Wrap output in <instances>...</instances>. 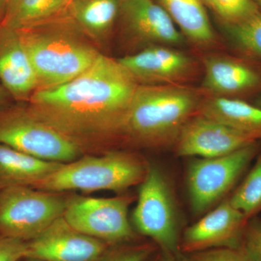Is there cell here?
<instances>
[{"mask_svg":"<svg viewBox=\"0 0 261 261\" xmlns=\"http://www.w3.org/2000/svg\"><path fill=\"white\" fill-rule=\"evenodd\" d=\"M159 248L154 243L115 245L98 261H147Z\"/></svg>","mask_w":261,"mask_h":261,"instance_id":"d4e9b609","label":"cell"},{"mask_svg":"<svg viewBox=\"0 0 261 261\" xmlns=\"http://www.w3.org/2000/svg\"><path fill=\"white\" fill-rule=\"evenodd\" d=\"M132 197H70L63 217L77 231L109 245L132 243L136 239L128 218Z\"/></svg>","mask_w":261,"mask_h":261,"instance_id":"9c48e42d","label":"cell"},{"mask_svg":"<svg viewBox=\"0 0 261 261\" xmlns=\"http://www.w3.org/2000/svg\"><path fill=\"white\" fill-rule=\"evenodd\" d=\"M184 231L179 250L185 255L211 249L238 250L248 219L228 197Z\"/></svg>","mask_w":261,"mask_h":261,"instance_id":"7c38bea8","label":"cell"},{"mask_svg":"<svg viewBox=\"0 0 261 261\" xmlns=\"http://www.w3.org/2000/svg\"><path fill=\"white\" fill-rule=\"evenodd\" d=\"M197 114L261 141V108L255 104L235 98L205 97Z\"/></svg>","mask_w":261,"mask_h":261,"instance_id":"ac0fdd59","label":"cell"},{"mask_svg":"<svg viewBox=\"0 0 261 261\" xmlns=\"http://www.w3.org/2000/svg\"><path fill=\"white\" fill-rule=\"evenodd\" d=\"M194 261H247L238 250L211 249L188 255Z\"/></svg>","mask_w":261,"mask_h":261,"instance_id":"83f0119b","label":"cell"},{"mask_svg":"<svg viewBox=\"0 0 261 261\" xmlns=\"http://www.w3.org/2000/svg\"><path fill=\"white\" fill-rule=\"evenodd\" d=\"M118 61L140 85H188L200 73L194 57L170 46H150Z\"/></svg>","mask_w":261,"mask_h":261,"instance_id":"30bf717a","label":"cell"},{"mask_svg":"<svg viewBox=\"0 0 261 261\" xmlns=\"http://www.w3.org/2000/svg\"><path fill=\"white\" fill-rule=\"evenodd\" d=\"M70 0H9L1 27L18 30L65 14Z\"/></svg>","mask_w":261,"mask_h":261,"instance_id":"44dd1931","label":"cell"},{"mask_svg":"<svg viewBox=\"0 0 261 261\" xmlns=\"http://www.w3.org/2000/svg\"><path fill=\"white\" fill-rule=\"evenodd\" d=\"M27 242L0 236V261H18L25 257Z\"/></svg>","mask_w":261,"mask_h":261,"instance_id":"4316f807","label":"cell"},{"mask_svg":"<svg viewBox=\"0 0 261 261\" xmlns=\"http://www.w3.org/2000/svg\"><path fill=\"white\" fill-rule=\"evenodd\" d=\"M119 16L127 34L145 47L178 48L187 44L186 39L156 0H121Z\"/></svg>","mask_w":261,"mask_h":261,"instance_id":"9a60e30c","label":"cell"},{"mask_svg":"<svg viewBox=\"0 0 261 261\" xmlns=\"http://www.w3.org/2000/svg\"><path fill=\"white\" fill-rule=\"evenodd\" d=\"M138 86L118 60L100 54L73 80L36 90L27 108L83 148L89 142L116 140Z\"/></svg>","mask_w":261,"mask_h":261,"instance_id":"6da1fadb","label":"cell"},{"mask_svg":"<svg viewBox=\"0 0 261 261\" xmlns=\"http://www.w3.org/2000/svg\"><path fill=\"white\" fill-rule=\"evenodd\" d=\"M260 151L261 141H257L221 157L194 159L187 175L193 214H205L226 198Z\"/></svg>","mask_w":261,"mask_h":261,"instance_id":"8992f818","label":"cell"},{"mask_svg":"<svg viewBox=\"0 0 261 261\" xmlns=\"http://www.w3.org/2000/svg\"><path fill=\"white\" fill-rule=\"evenodd\" d=\"M238 250L247 261H261V219L258 216L247 221Z\"/></svg>","mask_w":261,"mask_h":261,"instance_id":"484cf974","label":"cell"},{"mask_svg":"<svg viewBox=\"0 0 261 261\" xmlns=\"http://www.w3.org/2000/svg\"><path fill=\"white\" fill-rule=\"evenodd\" d=\"M221 25L239 54L261 63V10L240 21Z\"/></svg>","mask_w":261,"mask_h":261,"instance_id":"7402d4cb","label":"cell"},{"mask_svg":"<svg viewBox=\"0 0 261 261\" xmlns=\"http://www.w3.org/2000/svg\"><path fill=\"white\" fill-rule=\"evenodd\" d=\"M9 0H0V22L4 17Z\"/></svg>","mask_w":261,"mask_h":261,"instance_id":"4dcf8cb0","label":"cell"},{"mask_svg":"<svg viewBox=\"0 0 261 261\" xmlns=\"http://www.w3.org/2000/svg\"><path fill=\"white\" fill-rule=\"evenodd\" d=\"M175 257V255L161 250L157 256L152 259V261H174Z\"/></svg>","mask_w":261,"mask_h":261,"instance_id":"f1b7e54d","label":"cell"},{"mask_svg":"<svg viewBox=\"0 0 261 261\" xmlns=\"http://www.w3.org/2000/svg\"><path fill=\"white\" fill-rule=\"evenodd\" d=\"M149 164L135 152L111 151L102 155L85 156L59 168L32 187L65 193L99 190L124 192L143 181Z\"/></svg>","mask_w":261,"mask_h":261,"instance_id":"277c9868","label":"cell"},{"mask_svg":"<svg viewBox=\"0 0 261 261\" xmlns=\"http://www.w3.org/2000/svg\"><path fill=\"white\" fill-rule=\"evenodd\" d=\"M166 10L187 42L200 49L218 44L203 0H156Z\"/></svg>","mask_w":261,"mask_h":261,"instance_id":"e0dca14e","label":"cell"},{"mask_svg":"<svg viewBox=\"0 0 261 261\" xmlns=\"http://www.w3.org/2000/svg\"><path fill=\"white\" fill-rule=\"evenodd\" d=\"M80 30L68 13L15 30L37 73V89L66 83L97 60L100 53L80 39L76 34Z\"/></svg>","mask_w":261,"mask_h":261,"instance_id":"3957f363","label":"cell"},{"mask_svg":"<svg viewBox=\"0 0 261 261\" xmlns=\"http://www.w3.org/2000/svg\"><path fill=\"white\" fill-rule=\"evenodd\" d=\"M174 261H194V260H192L191 257L189 256L188 255H185V254L181 253V252H179V253H178V255H176V257H175Z\"/></svg>","mask_w":261,"mask_h":261,"instance_id":"1f68e13d","label":"cell"},{"mask_svg":"<svg viewBox=\"0 0 261 261\" xmlns=\"http://www.w3.org/2000/svg\"><path fill=\"white\" fill-rule=\"evenodd\" d=\"M0 83L20 99H29L38 87L37 73L18 32L1 25Z\"/></svg>","mask_w":261,"mask_h":261,"instance_id":"2e32d148","label":"cell"},{"mask_svg":"<svg viewBox=\"0 0 261 261\" xmlns=\"http://www.w3.org/2000/svg\"><path fill=\"white\" fill-rule=\"evenodd\" d=\"M206 96L189 85L139 84L116 140L138 148H172Z\"/></svg>","mask_w":261,"mask_h":261,"instance_id":"7a4b0ae2","label":"cell"},{"mask_svg":"<svg viewBox=\"0 0 261 261\" xmlns=\"http://www.w3.org/2000/svg\"><path fill=\"white\" fill-rule=\"evenodd\" d=\"M70 197L32 187L0 189V236L28 242L63 217Z\"/></svg>","mask_w":261,"mask_h":261,"instance_id":"5b68a950","label":"cell"},{"mask_svg":"<svg viewBox=\"0 0 261 261\" xmlns=\"http://www.w3.org/2000/svg\"><path fill=\"white\" fill-rule=\"evenodd\" d=\"M254 104L257 106V107L261 108V94L260 95L257 96V99H255V103Z\"/></svg>","mask_w":261,"mask_h":261,"instance_id":"d6a6232c","label":"cell"},{"mask_svg":"<svg viewBox=\"0 0 261 261\" xmlns=\"http://www.w3.org/2000/svg\"><path fill=\"white\" fill-rule=\"evenodd\" d=\"M121 0H70L67 13L81 31L104 39L119 16Z\"/></svg>","mask_w":261,"mask_h":261,"instance_id":"ffe728a7","label":"cell"},{"mask_svg":"<svg viewBox=\"0 0 261 261\" xmlns=\"http://www.w3.org/2000/svg\"><path fill=\"white\" fill-rule=\"evenodd\" d=\"M252 1L256 5L259 10H261V0H252Z\"/></svg>","mask_w":261,"mask_h":261,"instance_id":"836d02e7","label":"cell"},{"mask_svg":"<svg viewBox=\"0 0 261 261\" xmlns=\"http://www.w3.org/2000/svg\"><path fill=\"white\" fill-rule=\"evenodd\" d=\"M8 92H7L6 89L0 85V106H3V104L7 101L8 97Z\"/></svg>","mask_w":261,"mask_h":261,"instance_id":"f546056e","label":"cell"},{"mask_svg":"<svg viewBox=\"0 0 261 261\" xmlns=\"http://www.w3.org/2000/svg\"><path fill=\"white\" fill-rule=\"evenodd\" d=\"M228 197L230 203L247 219L261 212V151L243 181Z\"/></svg>","mask_w":261,"mask_h":261,"instance_id":"603a6c76","label":"cell"},{"mask_svg":"<svg viewBox=\"0 0 261 261\" xmlns=\"http://www.w3.org/2000/svg\"><path fill=\"white\" fill-rule=\"evenodd\" d=\"M132 219L137 232L151 239L160 250L175 256L179 253L181 238L172 191L162 171L152 165L140 185Z\"/></svg>","mask_w":261,"mask_h":261,"instance_id":"ba28073f","label":"cell"},{"mask_svg":"<svg viewBox=\"0 0 261 261\" xmlns=\"http://www.w3.org/2000/svg\"><path fill=\"white\" fill-rule=\"evenodd\" d=\"M28 261H41L39 260H35V259H28Z\"/></svg>","mask_w":261,"mask_h":261,"instance_id":"e575fe53","label":"cell"},{"mask_svg":"<svg viewBox=\"0 0 261 261\" xmlns=\"http://www.w3.org/2000/svg\"><path fill=\"white\" fill-rule=\"evenodd\" d=\"M200 88L206 97L241 99L261 94V63L243 57L209 53L202 57Z\"/></svg>","mask_w":261,"mask_h":261,"instance_id":"8fae6325","label":"cell"},{"mask_svg":"<svg viewBox=\"0 0 261 261\" xmlns=\"http://www.w3.org/2000/svg\"><path fill=\"white\" fill-rule=\"evenodd\" d=\"M255 142L243 132L196 114L184 127L173 150L178 157L214 159Z\"/></svg>","mask_w":261,"mask_h":261,"instance_id":"5bb4252c","label":"cell"},{"mask_svg":"<svg viewBox=\"0 0 261 261\" xmlns=\"http://www.w3.org/2000/svg\"><path fill=\"white\" fill-rule=\"evenodd\" d=\"M220 23H236L255 14L259 8L252 0H203Z\"/></svg>","mask_w":261,"mask_h":261,"instance_id":"cb8c5ba5","label":"cell"},{"mask_svg":"<svg viewBox=\"0 0 261 261\" xmlns=\"http://www.w3.org/2000/svg\"><path fill=\"white\" fill-rule=\"evenodd\" d=\"M0 144L44 161L61 163L78 159L76 142L34 116L28 108L0 109Z\"/></svg>","mask_w":261,"mask_h":261,"instance_id":"52a82bcc","label":"cell"},{"mask_svg":"<svg viewBox=\"0 0 261 261\" xmlns=\"http://www.w3.org/2000/svg\"><path fill=\"white\" fill-rule=\"evenodd\" d=\"M109 245L70 226L64 218L27 242L25 258L41 261H98Z\"/></svg>","mask_w":261,"mask_h":261,"instance_id":"4fadbf2b","label":"cell"},{"mask_svg":"<svg viewBox=\"0 0 261 261\" xmlns=\"http://www.w3.org/2000/svg\"><path fill=\"white\" fill-rule=\"evenodd\" d=\"M61 164L37 159L0 144V189L12 186L32 187Z\"/></svg>","mask_w":261,"mask_h":261,"instance_id":"d6986e66","label":"cell"}]
</instances>
